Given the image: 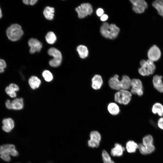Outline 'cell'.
<instances>
[{
  "label": "cell",
  "instance_id": "7c38bea8",
  "mask_svg": "<svg viewBox=\"0 0 163 163\" xmlns=\"http://www.w3.org/2000/svg\"><path fill=\"white\" fill-rule=\"evenodd\" d=\"M161 52L159 49L156 45H153L149 50L148 56L149 59L152 61L158 60L160 58Z\"/></svg>",
  "mask_w": 163,
  "mask_h": 163
},
{
  "label": "cell",
  "instance_id": "5b68a950",
  "mask_svg": "<svg viewBox=\"0 0 163 163\" xmlns=\"http://www.w3.org/2000/svg\"><path fill=\"white\" fill-rule=\"evenodd\" d=\"M48 54L53 57L49 62L50 65L53 67H57L60 66L62 61V56L60 51L57 49L52 47L48 51Z\"/></svg>",
  "mask_w": 163,
  "mask_h": 163
},
{
  "label": "cell",
  "instance_id": "ee69618b",
  "mask_svg": "<svg viewBox=\"0 0 163 163\" xmlns=\"http://www.w3.org/2000/svg\"></svg>",
  "mask_w": 163,
  "mask_h": 163
},
{
  "label": "cell",
  "instance_id": "6da1fadb",
  "mask_svg": "<svg viewBox=\"0 0 163 163\" xmlns=\"http://www.w3.org/2000/svg\"><path fill=\"white\" fill-rule=\"evenodd\" d=\"M120 31V28L114 24L110 25L107 23H104L101 26L100 32L105 38L113 39L117 36Z\"/></svg>",
  "mask_w": 163,
  "mask_h": 163
},
{
  "label": "cell",
  "instance_id": "9c48e42d",
  "mask_svg": "<svg viewBox=\"0 0 163 163\" xmlns=\"http://www.w3.org/2000/svg\"><path fill=\"white\" fill-rule=\"evenodd\" d=\"M131 86L132 87L131 93L141 96L143 94V88L142 82L138 79L134 78L131 80Z\"/></svg>",
  "mask_w": 163,
  "mask_h": 163
},
{
  "label": "cell",
  "instance_id": "4fadbf2b",
  "mask_svg": "<svg viewBox=\"0 0 163 163\" xmlns=\"http://www.w3.org/2000/svg\"><path fill=\"white\" fill-rule=\"evenodd\" d=\"M125 149V148L120 144L116 143L111 150L110 155L113 157H120L123 155Z\"/></svg>",
  "mask_w": 163,
  "mask_h": 163
},
{
  "label": "cell",
  "instance_id": "7bdbcfd3",
  "mask_svg": "<svg viewBox=\"0 0 163 163\" xmlns=\"http://www.w3.org/2000/svg\"><path fill=\"white\" fill-rule=\"evenodd\" d=\"M2 17V14L1 11V9L0 8V18H1Z\"/></svg>",
  "mask_w": 163,
  "mask_h": 163
},
{
  "label": "cell",
  "instance_id": "44dd1931",
  "mask_svg": "<svg viewBox=\"0 0 163 163\" xmlns=\"http://www.w3.org/2000/svg\"><path fill=\"white\" fill-rule=\"evenodd\" d=\"M162 79V77L161 76L156 75L153 77L152 80L154 87L159 92L162 85L163 82Z\"/></svg>",
  "mask_w": 163,
  "mask_h": 163
},
{
  "label": "cell",
  "instance_id": "8fae6325",
  "mask_svg": "<svg viewBox=\"0 0 163 163\" xmlns=\"http://www.w3.org/2000/svg\"><path fill=\"white\" fill-rule=\"evenodd\" d=\"M28 44L30 47V52L33 54L40 51L42 47V43L35 38H31L28 41Z\"/></svg>",
  "mask_w": 163,
  "mask_h": 163
},
{
  "label": "cell",
  "instance_id": "4dcf8cb0",
  "mask_svg": "<svg viewBox=\"0 0 163 163\" xmlns=\"http://www.w3.org/2000/svg\"><path fill=\"white\" fill-rule=\"evenodd\" d=\"M42 75L44 80L47 82H50L53 79L52 74L48 70H44L42 72Z\"/></svg>",
  "mask_w": 163,
  "mask_h": 163
},
{
  "label": "cell",
  "instance_id": "74e56055",
  "mask_svg": "<svg viewBox=\"0 0 163 163\" xmlns=\"http://www.w3.org/2000/svg\"><path fill=\"white\" fill-rule=\"evenodd\" d=\"M5 105L7 109H11V101L9 100L8 99L6 100L5 103Z\"/></svg>",
  "mask_w": 163,
  "mask_h": 163
},
{
  "label": "cell",
  "instance_id": "8d00e7d4",
  "mask_svg": "<svg viewBox=\"0 0 163 163\" xmlns=\"http://www.w3.org/2000/svg\"><path fill=\"white\" fill-rule=\"evenodd\" d=\"M104 11L101 8H98L96 11V14L99 17L102 16L104 14Z\"/></svg>",
  "mask_w": 163,
  "mask_h": 163
},
{
  "label": "cell",
  "instance_id": "f1b7e54d",
  "mask_svg": "<svg viewBox=\"0 0 163 163\" xmlns=\"http://www.w3.org/2000/svg\"><path fill=\"white\" fill-rule=\"evenodd\" d=\"M47 42L50 44L54 43L56 40V37L54 33L52 31L48 32L45 36Z\"/></svg>",
  "mask_w": 163,
  "mask_h": 163
},
{
  "label": "cell",
  "instance_id": "52a82bcc",
  "mask_svg": "<svg viewBox=\"0 0 163 163\" xmlns=\"http://www.w3.org/2000/svg\"><path fill=\"white\" fill-rule=\"evenodd\" d=\"M89 138L88 141V146L92 148L98 147L101 139V134L97 131H92L90 133Z\"/></svg>",
  "mask_w": 163,
  "mask_h": 163
},
{
  "label": "cell",
  "instance_id": "d4e9b609",
  "mask_svg": "<svg viewBox=\"0 0 163 163\" xmlns=\"http://www.w3.org/2000/svg\"><path fill=\"white\" fill-rule=\"evenodd\" d=\"M107 110L109 113L113 115L118 114L120 111L119 106L114 103H111L108 104Z\"/></svg>",
  "mask_w": 163,
  "mask_h": 163
},
{
  "label": "cell",
  "instance_id": "277c9868",
  "mask_svg": "<svg viewBox=\"0 0 163 163\" xmlns=\"http://www.w3.org/2000/svg\"><path fill=\"white\" fill-rule=\"evenodd\" d=\"M132 95L131 92L121 89L115 94L114 100L120 104L126 105L130 101Z\"/></svg>",
  "mask_w": 163,
  "mask_h": 163
},
{
  "label": "cell",
  "instance_id": "484cf974",
  "mask_svg": "<svg viewBox=\"0 0 163 163\" xmlns=\"http://www.w3.org/2000/svg\"><path fill=\"white\" fill-rule=\"evenodd\" d=\"M152 5L157 10L159 14L163 18V0H156L153 2Z\"/></svg>",
  "mask_w": 163,
  "mask_h": 163
},
{
  "label": "cell",
  "instance_id": "e0dca14e",
  "mask_svg": "<svg viewBox=\"0 0 163 163\" xmlns=\"http://www.w3.org/2000/svg\"><path fill=\"white\" fill-rule=\"evenodd\" d=\"M91 86L95 90L100 89L103 84L101 76L99 75H95L91 79Z\"/></svg>",
  "mask_w": 163,
  "mask_h": 163
},
{
  "label": "cell",
  "instance_id": "7a4b0ae2",
  "mask_svg": "<svg viewBox=\"0 0 163 163\" xmlns=\"http://www.w3.org/2000/svg\"><path fill=\"white\" fill-rule=\"evenodd\" d=\"M23 34V31L20 25L13 24L9 26L6 30V35L11 40L15 41L19 40Z\"/></svg>",
  "mask_w": 163,
  "mask_h": 163
},
{
  "label": "cell",
  "instance_id": "ba28073f",
  "mask_svg": "<svg viewBox=\"0 0 163 163\" xmlns=\"http://www.w3.org/2000/svg\"><path fill=\"white\" fill-rule=\"evenodd\" d=\"M2 154L17 157L19 153L14 145L7 144L0 146V155Z\"/></svg>",
  "mask_w": 163,
  "mask_h": 163
},
{
  "label": "cell",
  "instance_id": "ac0fdd59",
  "mask_svg": "<svg viewBox=\"0 0 163 163\" xmlns=\"http://www.w3.org/2000/svg\"><path fill=\"white\" fill-rule=\"evenodd\" d=\"M24 101L22 98H16L11 101V109L19 110L24 107Z\"/></svg>",
  "mask_w": 163,
  "mask_h": 163
},
{
  "label": "cell",
  "instance_id": "ffe728a7",
  "mask_svg": "<svg viewBox=\"0 0 163 163\" xmlns=\"http://www.w3.org/2000/svg\"><path fill=\"white\" fill-rule=\"evenodd\" d=\"M41 80L37 76H32L29 79L28 83L30 88L33 89L38 88L41 84Z\"/></svg>",
  "mask_w": 163,
  "mask_h": 163
},
{
  "label": "cell",
  "instance_id": "f35d334b",
  "mask_svg": "<svg viewBox=\"0 0 163 163\" xmlns=\"http://www.w3.org/2000/svg\"><path fill=\"white\" fill-rule=\"evenodd\" d=\"M108 18V16L106 14H103L100 18L101 21H106Z\"/></svg>",
  "mask_w": 163,
  "mask_h": 163
},
{
  "label": "cell",
  "instance_id": "7402d4cb",
  "mask_svg": "<svg viewBox=\"0 0 163 163\" xmlns=\"http://www.w3.org/2000/svg\"><path fill=\"white\" fill-rule=\"evenodd\" d=\"M121 82V89L126 90L129 89L131 86V80L127 75H124L123 76Z\"/></svg>",
  "mask_w": 163,
  "mask_h": 163
},
{
  "label": "cell",
  "instance_id": "603a6c76",
  "mask_svg": "<svg viewBox=\"0 0 163 163\" xmlns=\"http://www.w3.org/2000/svg\"><path fill=\"white\" fill-rule=\"evenodd\" d=\"M55 10L53 8L46 7L44 10L43 14L45 18L49 20H52L54 17Z\"/></svg>",
  "mask_w": 163,
  "mask_h": 163
},
{
  "label": "cell",
  "instance_id": "e575fe53",
  "mask_svg": "<svg viewBox=\"0 0 163 163\" xmlns=\"http://www.w3.org/2000/svg\"><path fill=\"white\" fill-rule=\"evenodd\" d=\"M8 86L11 89L15 92L18 91H19V87L16 84L11 83Z\"/></svg>",
  "mask_w": 163,
  "mask_h": 163
},
{
  "label": "cell",
  "instance_id": "83f0119b",
  "mask_svg": "<svg viewBox=\"0 0 163 163\" xmlns=\"http://www.w3.org/2000/svg\"><path fill=\"white\" fill-rule=\"evenodd\" d=\"M154 139L151 135L144 136L142 139V144L145 146H149L154 145Z\"/></svg>",
  "mask_w": 163,
  "mask_h": 163
},
{
  "label": "cell",
  "instance_id": "1f68e13d",
  "mask_svg": "<svg viewBox=\"0 0 163 163\" xmlns=\"http://www.w3.org/2000/svg\"><path fill=\"white\" fill-rule=\"evenodd\" d=\"M5 92L11 98H15L17 96L16 92L11 89L9 87L7 86L6 87Z\"/></svg>",
  "mask_w": 163,
  "mask_h": 163
},
{
  "label": "cell",
  "instance_id": "8992f818",
  "mask_svg": "<svg viewBox=\"0 0 163 163\" xmlns=\"http://www.w3.org/2000/svg\"><path fill=\"white\" fill-rule=\"evenodd\" d=\"M75 10L80 18H83L88 15H91L93 11L92 6L88 3H82L76 8Z\"/></svg>",
  "mask_w": 163,
  "mask_h": 163
},
{
  "label": "cell",
  "instance_id": "3957f363",
  "mask_svg": "<svg viewBox=\"0 0 163 163\" xmlns=\"http://www.w3.org/2000/svg\"><path fill=\"white\" fill-rule=\"evenodd\" d=\"M141 67L139 69V73L143 76H149L153 74L155 69L153 62L148 59L142 60L140 62Z\"/></svg>",
  "mask_w": 163,
  "mask_h": 163
},
{
  "label": "cell",
  "instance_id": "f546056e",
  "mask_svg": "<svg viewBox=\"0 0 163 163\" xmlns=\"http://www.w3.org/2000/svg\"><path fill=\"white\" fill-rule=\"evenodd\" d=\"M102 157L103 163H115L111 159L108 153L105 150L102 152Z\"/></svg>",
  "mask_w": 163,
  "mask_h": 163
},
{
  "label": "cell",
  "instance_id": "d6a6232c",
  "mask_svg": "<svg viewBox=\"0 0 163 163\" xmlns=\"http://www.w3.org/2000/svg\"><path fill=\"white\" fill-rule=\"evenodd\" d=\"M6 67L5 62L3 59H0V73L4 72Z\"/></svg>",
  "mask_w": 163,
  "mask_h": 163
},
{
  "label": "cell",
  "instance_id": "60d3db41",
  "mask_svg": "<svg viewBox=\"0 0 163 163\" xmlns=\"http://www.w3.org/2000/svg\"><path fill=\"white\" fill-rule=\"evenodd\" d=\"M23 2L26 5H29L30 0H24L23 1Z\"/></svg>",
  "mask_w": 163,
  "mask_h": 163
},
{
  "label": "cell",
  "instance_id": "d590c367",
  "mask_svg": "<svg viewBox=\"0 0 163 163\" xmlns=\"http://www.w3.org/2000/svg\"><path fill=\"white\" fill-rule=\"evenodd\" d=\"M157 126L159 129L163 130V117L159 119L157 122Z\"/></svg>",
  "mask_w": 163,
  "mask_h": 163
},
{
  "label": "cell",
  "instance_id": "30bf717a",
  "mask_svg": "<svg viewBox=\"0 0 163 163\" xmlns=\"http://www.w3.org/2000/svg\"><path fill=\"white\" fill-rule=\"evenodd\" d=\"M133 5V9L135 12L142 13L147 7L146 2L144 0H131Z\"/></svg>",
  "mask_w": 163,
  "mask_h": 163
},
{
  "label": "cell",
  "instance_id": "ab89813d",
  "mask_svg": "<svg viewBox=\"0 0 163 163\" xmlns=\"http://www.w3.org/2000/svg\"><path fill=\"white\" fill-rule=\"evenodd\" d=\"M37 2V0H30V5H33L36 3Z\"/></svg>",
  "mask_w": 163,
  "mask_h": 163
},
{
  "label": "cell",
  "instance_id": "cb8c5ba5",
  "mask_svg": "<svg viewBox=\"0 0 163 163\" xmlns=\"http://www.w3.org/2000/svg\"><path fill=\"white\" fill-rule=\"evenodd\" d=\"M77 50L80 57L82 59H85L88 56V51L87 48L85 46H78L77 48Z\"/></svg>",
  "mask_w": 163,
  "mask_h": 163
},
{
  "label": "cell",
  "instance_id": "836d02e7",
  "mask_svg": "<svg viewBox=\"0 0 163 163\" xmlns=\"http://www.w3.org/2000/svg\"><path fill=\"white\" fill-rule=\"evenodd\" d=\"M0 157L2 159L6 162H9L11 160V158L10 155L7 154H1L0 155Z\"/></svg>",
  "mask_w": 163,
  "mask_h": 163
},
{
  "label": "cell",
  "instance_id": "4316f807",
  "mask_svg": "<svg viewBox=\"0 0 163 163\" xmlns=\"http://www.w3.org/2000/svg\"><path fill=\"white\" fill-rule=\"evenodd\" d=\"M152 111L154 114H157L159 116L163 115V106L161 104L157 103L155 104L152 108Z\"/></svg>",
  "mask_w": 163,
  "mask_h": 163
},
{
  "label": "cell",
  "instance_id": "9a60e30c",
  "mask_svg": "<svg viewBox=\"0 0 163 163\" xmlns=\"http://www.w3.org/2000/svg\"><path fill=\"white\" fill-rule=\"evenodd\" d=\"M119 77L118 75H115L109 79V85L111 88L117 90L121 89V82L119 79Z\"/></svg>",
  "mask_w": 163,
  "mask_h": 163
},
{
  "label": "cell",
  "instance_id": "d6986e66",
  "mask_svg": "<svg viewBox=\"0 0 163 163\" xmlns=\"http://www.w3.org/2000/svg\"><path fill=\"white\" fill-rule=\"evenodd\" d=\"M138 144L132 140L127 141L126 144L125 149L130 153H134L138 149Z\"/></svg>",
  "mask_w": 163,
  "mask_h": 163
},
{
  "label": "cell",
  "instance_id": "2e32d148",
  "mask_svg": "<svg viewBox=\"0 0 163 163\" xmlns=\"http://www.w3.org/2000/svg\"><path fill=\"white\" fill-rule=\"evenodd\" d=\"M138 149L143 155H147L153 152L155 150L154 145L149 146H145L142 143L138 144Z\"/></svg>",
  "mask_w": 163,
  "mask_h": 163
},
{
  "label": "cell",
  "instance_id": "5bb4252c",
  "mask_svg": "<svg viewBox=\"0 0 163 163\" xmlns=\"http://www.w3.org/2000/svg\"><path fill=\"white\" fill-rule=\"evenodd\" d=\"M2 123L3 124L2 126V129L6 133L10 132L14 126V121L11 118L4 119L2 121Z\"/></svg>",
  "mask_w": 163,
  "mask_h": 163
},
{
  "label": "cell",
  "instance_id": "b9f144b4",
  "mask_svg": "<svg viewBox=\"0 0 163 163\" xmlns=\"http://www.w3.org/2000/svg\"><path fill=\"white\" fill-rule=\"evenodd\" d=\"M160 92H163V82L162 84V87L161 88L160 90Z\"/></svg>",
  "mask_w": 163,
  "mask_h": 163
}]
</instances>
